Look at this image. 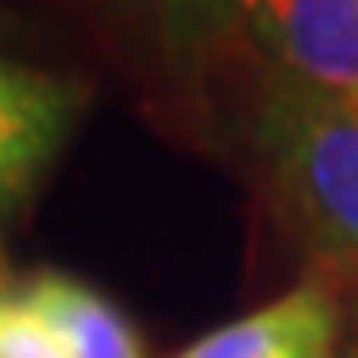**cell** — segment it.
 I'll list each match as a JSON object with an SVG mask.
<instances>
[{"label": "cell", "instance_id": "obj_1", "mask_svg": "<svg viewBox=\"0 0 358 358\" xmlns=\"http://www.w3.org/2000/svg\"><path fill=\"white\" fill-rule=\"evenodd\" d=\"M250 147L294 234L328 268L358 272V99L268 69Z\"/></svg>", "mask_w": 358, "mask_h": 358}, {"label": "cell", "instance_id": "obj_2", "mask_svg": "<svg viewBox=\"0 0 358 358\" xmlns=\"http://www.w3.org/2000/svg\"><path fill=\"white\" fill-rule=\"evenodd\" d=\"M91 87L0 52V216L31 203L87 113Z\"/></svg>", "mask_w": 358, "mask_h": 358}, {"label": "cell", "instance_id": "obj_3", "mask_svg": "<svg viewBox=\"0 0 358 358\" xmlns=\"http://www.w3.org/2000/svg\"><path fill=\"white\" fill-rule=\"evenodd\" d=\"M242 39L272 73L358 99V0H246Z\"/></svg>", "mask_w": 358, "mask_h": 358}, {"label": "cell", "instance_id": "obj_4", "mask_svg": "<svg viewBox=\"0 0 358 358\" xmlns=\"http://www.w3.org/2000/svg\"><path fill=\"white\" fill-rule=\"evenodd\" d=\"M341 298L324 276H311L255 311L194 337L173 358H337Z\"/></svg>", "mask_w": 358, "mask_h": 358}, {"label": "cell", "instance_id": "obj_5", "mask_svg": "<svg viewBox=\"0 0 358 358\" xmlns=\"http://www.w3.org/2000/svg\"><path fill=\"white\" fill-rule=\"evenodd\" d=\"M13 302L43 324L65 358H147V341L134 315L73 272L35 268L17 276Z\"/></svg>", "mask_w": 358, "mask_h": 358}, {"label": "cell", "instance_id": "obj_6", "mask_svg": "<svg viewBox=\"0 0 358 358\" xmlns=\"http://www.w3.org/2000/svg\"><path fill=\"white\" fill-rule=\"evenodd\" d=\"M246 0H173L169 61L186 83H199L229 43L242 39Z\"/></svg>", "mask_w": 358, "mask_h": 358}, {"label": "cell", "instance_id": "obj_7", "mask_svg": "<svg viewBox=\"0 0 358 358\" xmlns=\"http://www.w3.org/2000/svg\"><path fill=\"white\" fill-rule=\"evenodd\" d=\"M113 35L147 39L169 57V9L173 0H83Z\"/></svg>", "mask_w": 358, "mask_h": 358}, {"label": "cell", "instance_id": "obj_8", "mask_svg": "<svg viewBox=\"0 0 358 358\" xmlns=\"http://www.w3.org/2000/svg\"><path fill=\"white\" fill-rule=\"evenodd\" d=\"M13 285H17V276H13V268H9V259H5V242H0V298H9Z\"/></svg>", "mask_w": 358, "mask_h": 358}, {"label": "cell", "instance_id": "obj_9", "mask_svg": "<svg viewBox=\"0 0 358 358\" xmlns=\"http://www.w3.org/2000/svg\"><path fill=\"white\" fill-rule=\"evenodd\" d=\"M43 358H65V354H61V350H52V354H43Z\"/></svg>", "mask_w": 358, "mask_h": 358}, {"label": "cell", "instance_id": "obj_10", "mask_svg": "<svg viewBox=\"0 0 358 358\" xmlns=\"http://www.w3.org/2000/svg\"><path fill=\"white\" fill-rule=\"evenodd\" d=\"M345 358H358V350H350V354H345Z\"/></svg>", "mask_w": 358, "mask_h": 358}]
</instances>
